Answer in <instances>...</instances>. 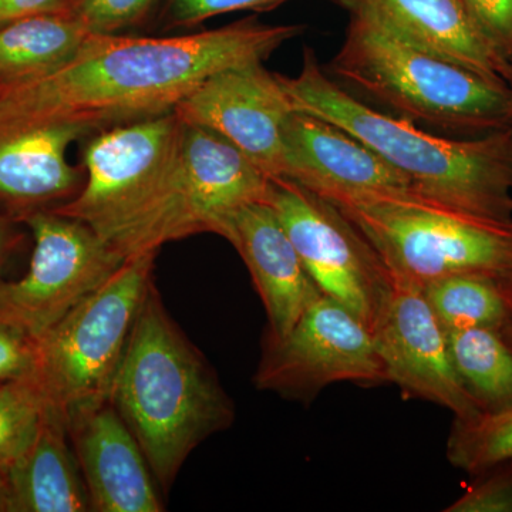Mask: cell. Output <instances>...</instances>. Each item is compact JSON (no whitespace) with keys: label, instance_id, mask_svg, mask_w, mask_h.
Returning <instances> with one entry per match:
<instances>
[{"label":"cell","instance_id":"44dd1931","mask_svg":"<svg viewBox=\"0 0 512 512\" xmlns=\"http://www.w3.org/2000/svg\"><path fill=\"white\" fill-rule=\"evenodd\" d=\"M448 348L461 382L483 412L512 406V349L500 330H447Z\"/></svg>","mask_w":512,"mask_h":512},{"label":"cell","instance_id":"2e32d148","mask_svg":"<svg viewBox=\"0 0 512 512\" xmlns=\"http://www.w3.org/2000/svg\"><path fill=\"white\" fill-rule=\"evenodd\" d=\"M220 237L247 265L269 322V336L281 338L322 295L268 201L252 202L229 215Z\"/></svg>","mask_w":512,"mask_h":512},{"label":"cell","instance_id":"ba28073f","mask_svg":"<svg viewBox=\"0 0 512 512\" xmlns=\"http://www.w3.org/2000/svg\"><path fill=\"white\" fill-rule=\"evenodd\" d=\"M271 180L224 137L184 124L173 180L156 211L121 244L120 252L128 258L201 232L218 235L229 215L266 201Z\"/></svg>","mask_w":512,"mask_h":512},{"label":"cell","instance_id":"d4e9b609","mask_svg":"<svg viewBox=\"0 0 512 512\" xmlns=\"http://www.w3.org/2000/svg\"><path fill=\"white\" fill-rule=\"evenodd\" d=\"M156 0H74L70 13L90 35H117L146 18Z\"/></svg>","mask_w":512,"mask_h":512},{"label":"cell","instance_id":"9a60e30c","mask_svg":"<svg viewBox=\"0 0 512 512\" xmlns=\"http://www.w3.org/2000/svg\"><path fill=\"white\" fill-rule=\"evenodd\" d=\"M92 511H164L146 457L110 400L64 416Z\"/></svg>","mask_w":512,"mask_h":512},{"label":"cell","instance_id":"d6a6232c","mask_svg":"<svg viewBox=\"0 0 512 512\" xmlns=\"http://www.w3.org/2000/svg\"><path fill=\"white\" fill-rule=\"evenodd\" d=\"M501 286H503L505 296H507L508 302H510L512 308V261L508 266L507 271L498 278Z\"/></svg>","mask_w":512,"mask_h":512},{"label":"cell","instance_id":"4fadbf2b","mask_svg":"<svg viewBox=\"0 0 512 512\" xmlns=\"http://www.w3.org/2000/svg\"><path fill=\"white\" fill-rule=\"evenodd\" d=\"M370 330L389 382L450 410L456 419L483 413L461 382L447 330L420 288L393 281Z\"/></svg>","mask_w":512,"mask_h":512},{"label":"cell","instance_id":"cb8c5ba5","mask_svg":"<svg viewBox=\"0 0 512 512\" xmlns=\"http://www.w3.org/2000/svg\"><path fill=\"white\" fill-rule=\"evenodd\" d=\"M45 402L28 379L0 382V466L9 468L35 440Z\"/></svg>","mask_w":512,"mask_h":512},{"label":"cell","instance_id":"d6986e66","mask_svg":"<svg viewBox=\"0 0 512 512\" xmlns=\"http://www.w3.org/2000/svg\"><path fill=\"white\" fill-rule=\"evenodd\" d=\"M9 481L12 512L92 511L66 420L52 407L28 450L9 467Z\"/></svg>","mask_w":512,"mask_h":512},{"label":"cell","instance_id":"83f0119b","mask_svg":"<svg viewBox=\"0 0 512 512\" xmlns=\"http://www.w3.org/2000/svg\"><path fill=\"white\" fill-rule=\"evenodd\" d=\"M285 2L288 0H168L167 18L170 25L191 28L225 13L265 12Z\"/></svg>","mask_w":512,"mask_h":512},{"label":"cell","instance_id":"277c9868","mask_svg":"<svg viewBox=\"0 0 512 512\" xmlns=\"http://www.w3.org/2000/svg\"><path fill=\"white\" fill-rule=\"evenodd\" d=\"M330 70L406 119L467 138L510 128L511 92L352 16Z\"/></svg>","mask_w":512,"mask_h":512},{"label":"cell","instance_id":"7402d4cb","mask_svg":"<svg viewBox=\"0 0 512 512\" xmlns=\"http://www.w3.org/2000/svg\"><path fill=\"white\" fill-rule=\"evenodd\" d=\"M421 291L446 330H500L512 316L497 276L476 272L448 275L430 282Z\"/></svg>","mask_w":512,"mask_h":512},{"label":"cell","instance_id":"4dcf8cb0","mask_svg":"<svg viewBox=\"0 0 512 512\" xmlns=\"http://www.w3.org/2000/svg\"><path fill=\"white\" fill-rule=\"evenodd\" d=\"M0 512H12L9 468L0 466Z\"/></svg>","mask_w":512,"mask_h":512},{"label":"cell","instance_id":"603a6c76","mask_svg":"<svg viewBox=\"0 0 512 512\" xmlns=\"http://www.w3.org/2000/svg\"><path fill=\"white\" fill-rule=\"evenodd\" d=\"M447 458L471 476L512 461V406L471 419H454Z\"/></svg>","mask_w":512,"mask_h":512},{"label":"cell","instance_id":"7a4b0ae2","mask_svg":"<svg viewBox=\"0 0 512 512\" xmlns=\"http://www.w3.org/2000/svg\"><path fill=\"white\" fill-rule=\"evenodd\" d=\"M293 110L328 120L372 148L423 200L512 228V130L451 140L365 106L333 83L309 47L301 73L279 74Z\"/></svg>","mask_w":512,"mask_h":512},{"label":"cell","instance_id":"9c48e42d","mask_svg":"<svg viewBox=\"0 0 512 512\" xmlns=\"http://www.w3.org/2000/svg\"><path fill=\"white\" fill-rule=\"evenodd\" d=\"M19 221L32 231L35 249L23 278L0 282V325L35 342L127 258L89 225L56 212L37 210Z\"/></svg>","mask_w":512,"mask_h":512},{"label":"cell","instance_id":"30bf717a","mask_svg":"<svg viewBox=\"0 0 512 512\" xmlns=\"http://www.w3.org/2000/svg\"><path fill=\"white\" fill-rule=\"evenodd\" d=\"M266 201L320 292L372 328L393 278L362 232L332 202L288 178H272Z\"/></svg>","mask_w":512,"mask_h":512},{"label":"cell","instance_id":"6da1fadb","mask_svg":"<svg viewBox=\"0 0 512 512\" xmlns=\"http://www.w3.org/2000/svg\"><path fill=\"white\" fill-rule=\"evenodd\" d=\"M303 30L247 18L184 36H89L59 66L0 80V140L47 126L90 134L171 113L212 74L265 62Z\"/></svg>","mask_w":512,"mask_h":512},{"label":"cell","instance_id":"e0dca14e","mask_svg":"<svg viewBox=\"0 0 512 512\" xmlns=\"http://www.w3.org/2000/svg\"><path fill=\"white\" fill-rule=\"evenodd\" d=\"M407 45L510 86L512 66L495 55L461 0H333Z\"/></svg>","mask_w":512,"mask_h":512},{"label":"cell","instance_id":"ac0fdd59","mask_svg":"<svg viewBox=\"0 0 512 512\" xmlns=\"http://www.w3.org/2000/svg\"><path fill=\"white\" fill-rule=\"evenodd\" d=\"M86 136L82 127L47 126L0 140V204L13 220L76 195L80 171L67 161V150Z\"/></svg>","mask_w":512,"mask_h":512},{"label":"cell","instance_id":"52a82bcc","mask_svg":"<svg viewBox=\"0 0 512 512\" xmlns=\"http://www.w3.org/2000/svg\"><path fill=\"white\" fill-rule=\"evenodd\" d=\"M183 128L171 111L99 131L83 151L86 183L47 210L84 222L116 248L163 200L180 158Z\"/></svg>","mask_w":512,"mask_h":512},{"label":"cell","instance_id":"5b68a950","mask_svg":"<svg viewBox=\"0 0 512 512\" xmlns=\"http://www.w3.org/2000/svg\"><path fill=\"white\" fill-rule=\"evenodd\" d=\"M158 251L128 256L124 264L42 338L26 377L46 407L63 416L109 400L128 336L151 284Z\"/></svg>","mask_w":512,"mask_h":512},{"label":"cell","instance_id":"1f68e13d","mask_svg":"<svg viewBox=\"0 0 512 512\" xmlns=\"http://www.w3.org/2000/svg\"><path fill=\"white\" fill-rule=\"evenodd\" d=\"M9 248L10 238L8 228H6L5 221L0 218V271H2L6 258H8Z\"/></svg>","mask_w":512,"mask_h":512},{"label":"cell","instance_id":"f546056e","mask_svg":"<svg viewBox=\"0 0 512 512\" xmlns=\"http://www.w3.org/2000/svg\"><path fill=\"white\" fill-rule=\"evenodd\" d=\"M74 0H0V28L50 13H70Z\"/></svg>","mask_w":512,"mask_h":512},{"label":"cell","instance_id":"836d02e7","mask_svg":"<svg viewBox=\"0 0 512 512\" xmlns=\"http://www.w3.org/2000/svg\"><path fill=\"white\" fill-rule=\"evenodd\" d=\"M501 335H503V338L505 339V342L508 343V345L511 346L512 349V316L510 320H508L507 323L503 326V328L500 329Z\"/></svg>","mask_w":512,"mask_h":512},{"label":"cell","instance_id":"e575fe53","mask_svg":"<svg viewBox=\"0 0 512 512\" xmlns=\"http://www.w3.org/2000/svg\"><path fill=\"white\" fill-rule=\"evenodd\" d=\"M510 92H511V116H510V128L512 130V80L510 83Z\"/></svg>","mask_w":512,"mask_h":512},{"label":"cell","instance_id":"8fae6325","mask_svg":"<svg viewBox=\"0 0 512 512\" xmlns=\"http://www.w3.org/2000/svg\"><path fill=\"white\" fill-rule=\"evenodd\" d=\"M254 382L259 390L309 403L333 383L389 379L369 326L322 293L288 333L266 336Z\"/></svg>","mask_w":512,"mask_h":512},{"label":"cell","instance_id":"3957f363","mask_svg":"<svg viewBox=\"0 0 512 512\" xmlns=\"http://www.w3.org/2000/svg\"><path fill=\"white\" fill-rule=\"evenodd\" d=\"M110 403L168 490L202 441L228 429L234 406L151 284L128 336Z\"/></svg>","mask_w":512,"mask_h":512},{"label":"cell","instance_id":"ffe728a7","mask_svg":"<svg viewBox=\"0 0 512 512\" xmlns=\"http://www.w3.org/2000/svg\"><path fill=\"white\" fill-rule=\"evenodd\" d=\"M90 32L72 13L32 16L0 28V80L52 69L76 55Z\"/></svg>","mask_w":512,"mask_h":512},{"label":"cell","instance_id":"f1b7e54d","mask_svg":"<svg viewBox=\"0 0 512 512\" xmlns=\"http://www.w3.org/2000/svg\"><path fill=\"white\" fill-rule=\"evenodd\" d=\"M35 363V343L16 330L0 325V382L25 379Z\"/></svg>","mask_w":512,"mask_h":512},{"label":"cell","instance_id":"484cf974","mask_svg":"<svg viewBox=\"0 0 512 512\" xmlns=\"http://www.w3.org/2000/svg\"><path fill=\"white\" fill-rule=\"evenodd\" d=\"M480 480L447 512H512V461L480 474Z\"/></svg>","mask_w":512,"mask_h":512},{"label":"cell","instance_id":"7c38bea8","mask_svg":"<svg viewBox=\"0 0 512 512\" xmlns=\"http://www.w3.org/2000/svg\"><path fill=\"white\" fill-rule=\"evenodd\" d=\"M239 148L271 178L284 177V128L293 113L278 73L264 62L237 64L198 84L174 109Z\"/></svg>","mask_w":512,"mask_h":512},{"label":"cell","instance_id":"4316f807","mask_svg":"<svg viewBox=\"0 0 512 512\" xmlns=\"http://www.w3.org/2000/svg\"><path fill=\"white\" fill-rule=\"evenodd\" d=\"M495 55L512 66V0H461Z\"/></svg>","mask_w":512,"mask_h":512},{"label":"cell","instance_id":"8992f818","mask_svg":"<svg viewBox=\"0 0 512 512\" xmlns=\"http://www.w3.org/2000/svg\"><path fill=\"white\" fill-rule=\"evenodd\" d=\"M394 282L423 289L448 275L507 271L512 228L448 210L414 194L338 202Z\"/></svg>","mask_w":512,"mask_h":512},{"label":"cell","instance_id":"5bb4252c","mask_svg":"<svg viewBox=\"0 0 512 512\" xmlns=\"http://www.w3.org/2000/svg\"><path fill=\"white\" fill-rule=\"evenodd\" d=\"M284 177L338 204L413 194L409 181L336 124L293 110L284 128Z\"/></svg>","mask_w":512,"mask_h":512}]
</instances>
